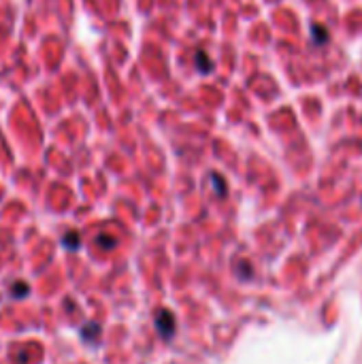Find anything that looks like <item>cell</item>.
I'll return each mask as SVG.
<instances>
[{
    "label": "cell",
    "instance_id": "cell-1",
    "mask_svg": "<svg viewBox=\"0 0 362 364\" xmlns=\"http://www.w3.org/2000/svg\"><path fill=\"white\" fill-rule=\"evenodd\" d=\"M156 326H158L160 334L164 339H168L170 334H173V330H175V319H173V315H170L168 311H160V315L156 319Z\"/></svg>",
    "mask_w": 362,
    "mask_h": 364
},
{
    "label": "cell",
    "instance_id": "cell-2",
    "mask_svg": "<svg viewBox=\"0 0 362 364\" xmlns=\"http://www.w3.org/2000/svg\"><path fill=\"white\" fill-rule=\"evenodd\" d=\"M196 69H199L201 73H209V71L213 69V62L205 56V52H199V54H196Z\"/></svg>",
    "mask_w": 362,
    "mask_h": 364
},
{
    "label": "cell",
    "instance_id": "cell-3",
    "mask_svg": "<svg viewBox=\"0 0 362 364\" xmlns=\"http://www.w3.org/2000/svg\"><path fill=\"white\" fill-rule=\"evenodd\" d=\"M313 38H315V43H326V30L322 28V26H313Z\"/></svg>",
    "mask_w": 362,
    "mask_h": 364
},
{
    "label": "cell",
    "instance_id": "cell-4",
    "mask_svg": "<svg viewBox=\"0 0 362 364\" xmlns=\"http://www.w3.org/2000/svg\"><path fill=\"white\" fill-rule=\"evenodd\" d=\"M64 245H73V249H77V245H79V237L73 232V234H67L64 237Z\"/></svg>",
    "mask_w": 362,
    "mask_h": 364
},
{
    "label": "cell",
    "instance_id": "cell-5",
    "mask_svg": "<svg viewBox=\"0 0 362 364\" xmlns=\"http://www.w3.org/2000/svg\"><path fill=\"white\" fill-rule=\"evenodd\" d=\"M98 243H100V245H109V249L115 245V241H113V239H109V237H98Z\"/></svg>",
    "mask_w": 362,
    "mask_h": 364
}]
</instances>
